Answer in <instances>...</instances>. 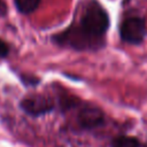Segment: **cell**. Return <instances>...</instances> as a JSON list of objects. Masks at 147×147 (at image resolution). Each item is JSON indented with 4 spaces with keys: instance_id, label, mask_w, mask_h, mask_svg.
<instances>
[{
    "instance_id": "cell-7",
    "label": "cell",
    "mask_w": 147,
    "mask_h": 147,
    "mask_svg": "<svg viewBox=\"0 0 147 147\" xmlns=\"http://www.w3.org/2000/svg\"><path fill=\"white\" fill-rule=\"evenodd\" d=\"M9 53V47L8 45L2 40L0 39V57H6Z\"/></svg>"
},
{
    "instance_id": "cell-8",
    "label": "cell",
    "mask_w": 147,
    "mask_h": 147,
    "mask_svg": "<svg viewBox=\"0 0 147 147\" xmlns=\"http://www.w3.org/2000/svg\"><path fill=\"white\" fill-rule=\"evenodd\" d=\"M7 14V6L3 0H0V16L3 17Z\"/></svg>"
},
{
    "instance_id": "cell-6",
    "label": "cell",
    "mask_w": 147,
    "mask_h": 147,
    "mask_svg": "<svg viewBox=\"0 0 147 147\" xmlns=\"http://www.w3.org/2000/svg\"><path fill=\"white\" fill-rule=\"evenodd\" d=\"M140 142L137 138L130 136H119L111 142V147H139Z\"/></svg>"
},
{
    "instance_id": "cell-3",
    "label": "cell",
    "mask_w": 147,
    "mask_h": 147,
    "mask_svg": "<svg viewBox=\"0 0 147 147\" xmlns=\"http://www.w3.org/2000/svg\"><path fill=\"white\" fill-rule=\"evenodd\" d=\"M21 108L31 116H40L51 113L54 109L52 100L42 94L26 96L21 102Z\"/></svg>"
},
{
    "instance_id": "cell-1",
    "label": "cell",
    "mask_w": 147,
    "mask_h": 147,
    "mask_svg": "<svg viewBox=\"0 0 147 147\" xmlns=\"http://www.w3.org/2000/svg\"><path fill=\"white\" fill-rule=\"evenodd\" d=\"M108 28V13L98 1L90 0L82 6L78 20L55 34L53 40L57 45L78 51L94 49L103 44Z\"/></svg>"
},
{
    "instance_id": "cell-5",
    "label": "cell",
    "mask_w": 147,
    "mask_h": 147,
    "mask_svg": "<svg viewBox=\"0 0 147 147\" xmlns=\"http://www.w3.org/2000/svg\"><path fill=\"white\" fill-rule=\"evenodd\" d=\"M16 9L24 15L33 13L40 5V0H14Z\"/></svg>"
},
{
    "instance_id": "cell-2",
    "label": "cell",
    "mask_w": 147,
    "mask_h": 147,
    "mask_svg": "<svg viewBox=\"0 0 147 147\" xmlns=\"http://www.w3.org/2000/svg\"><path fill=\"white\" fill-rule=\"evenodd\" d=\"M121 39L127 44L138 45L146 36V22L138 16L127 17L121 24L119 29Z\"/></svg>"
},
{
    "instance_id": "cell-4",
    "label": "cell",
    "mask_w": 147,
    "mask_h": 147,
    "mask_svg": "<svg viewBox=\"0 0 147 147\" xmlns=\"http://www.w3.org/2000/svg\"><path fill=\"white\" fill-rule=\"evenodd\" d=\"M78 123L84 129H94L103 122V113L100 108L86 105L78 113Z\"/></svg>"
}]
</instances>
